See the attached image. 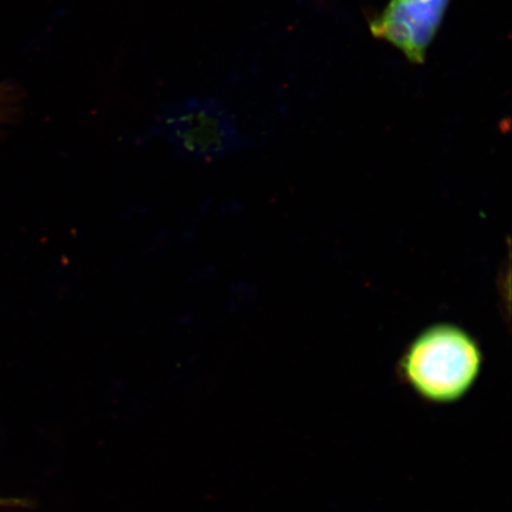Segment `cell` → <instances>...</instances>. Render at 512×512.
<instances>
[{"label": "cell", "instance_id": "1", "mask_svg": "<svg viewBox=\"0 0 512 512\" xmlns=\"http://www.w3.org/2000/svg\"><path fill=\"white\" fill-rule=\"evenodd\" d=\"M483 352L469 332L451 324L433 325L408 345L399 374L408 387L434 405L465 398L483 368Z\"/></svg>", "mask_w": 512, "mask_h": 512}, {"label": "cell", "instance_id": "2", "mask_svg": "<svg viewBox=\"0 0 512 512\" xmlns=\"http://www.w3.org/2000/svg\"><path fill=\"white\" fill-rule=\"evenodd\" d=\"M150 134L162 137L177 158L190 162H216L246 144L233 113L210 96H191L165 105Z\"/></svg>", "mask_w": 512, "mask_h": 512}, {"label": "cell", "instance_id": "3", "mask_svg": "<svg viewBox=\"0 0 512 512\" xmlns=\"http://www.w3.org/2000/svg\"><path fill=\"white\" fill-rule=\"evenodd\" d=\"M450 2L390 0L387 8L371 21V34L398 48L409 61L422 63Z\"/></svg>", "mask_w": 512, "mask_h": 512}, {"label": "cell", "instance_id": "4", "mask_svg": "<svg viewBox=\"0 0 512 512\" xmlns=\"http://www.w3.org/2000/svg\"><path fill=\"white\" fill-rule=\"evenodd\" d=\"M5 95L4 93H0V125L5 124L9 119V114H11L8 105L9 102L4 101Z\"/></svg>", "mask_w": 512, "mask_h": 512}]
</instances>
